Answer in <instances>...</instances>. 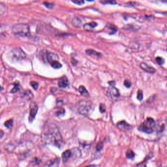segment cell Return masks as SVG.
Wrapping results in <instances>:
<instances>
[{"mask_svg":"<svg viewBox=\"0 0 167 167\" xmlns=\"http://www.w3.org/2000/svg\"><path fill=\"white\" fill-rule=\"evenodd\" d=\"M42 142L46 145H52L61 149L64 145L62 135L58 126L50 123L46 126L42 132Z\"/></svg>","mask_w":167,"mask_h":167,"instance_id":"cell-1","label":"cell"},{"mask_svg":"<svg viewBox=\"0 0 167 167\" xmlns=\"http://www.w3.org/2000/svg\"><path fill=\"white\" fill-rule=\"evenodd\" d=\"M19 90V85L17 84H14V86L13 87V89L11 90V92L12 93H14L18 92Z\"/></svg>","mask_w":167,"mask_h":167,"instance_id":"cell-23","label":"cell"},{"mask_svg":"<svg viewBox=\"0 0 167 167\" xmlns=\"http://www.w3.org/2000/svg\"><path fill=\"white\" fill-rule=\"evenodd\" d=\"M140 67L143 70H144V71H146V72H148V73H153L155 72V71H156L155 69L153 68L148 66L147 63H144V62H142L140 63Z\"/></svg>","mask_w":167,"mask_h":167,"instance_id":"cell-12","label":"cell"},{"mask_svg":"<svg viewBox=\"0 0 167 167\" xmlns=\"http://www.w3.org/2000/svg\"><path fill=\"white\" fill-rule=\"evenodd\" d=\"M44 56L45 59L46 60L47 62L49 63L50 65L53 63L58 61L59 60V57L58 55L53 52H47L45 54Z\"/></svg>","mask_w":167,"mask_h":167,"instance_id":"cell-8","label":"cell"},{"mask_svg":"<svg viewBox=\"0 0 167 167\" xmlns=\"http://www.w3.org/2000/svg\"><path fill=\"white\" fill-rule=\"evenodd\" d=\"M117 126L119 130L123 131H126L130 130L131 127V125L125 121L119 122L117 125Z\"/></svg>","mask_w":167,"mask_h":167,"instance_id":"cell-9","label":"cell"},{"mask_svg":"<svg viewBox=\"0 0 167 167\" xmlns=\"http://www.w3.org/2000/svg\"><path fill=\"white\" fill-rule=\"evenodd\" d=\"M69 83L66 76H63L61 77L58 81V85L61 88H66L68 86Z\"/></svg>","mask_w":167,"mask_h":167,"instance_id":"cell-11","label":"cell"},{"mask_svg":"<svg viewBox=\"0 0 167 167\" xmlns=\"http://www.w3.org/2000/svg\"><path fill=\"white\" fill-rule=\"evenodd\" d=\"M73 3L76 5H81L84 3V0H71Z\"/></svg>","mask_w":167,"mask_h":167,"instance_id":"cell-29","label":"cell"},{"mask_svg":"<svg viewBox=\"0 0 167 167\" xmlns=\"http://www.w3.org/2000/svg\"><path fill=\"white\" fill-rule=\"evenodd\" d=\"M99 109H100V112L102 113H105L106 111V107L105 106L104 104H101L99 107Z\"/></svg>","mask_w":167,"mask_h":167,"instance_id":"cell-30","label":"cell"},{"mask_svg":"<svg viewBox=\"0 0 167 167\" xmlns=\"http://www.w3.org/2000/svg\"><path fill=\"white\" fill-rule=\"evenodd\" d=\"M137 98L138 100L141 101L142 100L143 98V91L141 90H138L137 91Z\"/></svg>","mask_w":167,"mask_h":167,"instance_id":"cell-22","label":"cell"},{"mask_svg":"<svg viewBox=\"0 0 167 167\" xmlns=\"http://www.w3.org/2000/svg\"><path fill=\"white\" fill-rule=\"evenodd\" d=\"M156 61L159 65H163L165 62L164 60L162 57H157L156 58Z\"/></svg>","mask_w":167,"mask_h":167,"instance_id":"cell-24","label":"cell"},{"mask_svg":"<svg viewBox=\"0 0 167 167\" xmlns=\"http://www.w3.org/2000/svg\"><path fill=\"white\" fill-rule=\"evenodd\" d=\"M5 11V7L4 5L0 3V15L3 14Z\"/></svg>","mask_w":167,"mask_h":167,"instance_id":"cell-31","label":"cell"},{"mask_svg":"<svg viewBox=\"0 0 167 167\" xmlns=\"http://www.w3.org/2000/svg\"><path fill=\"white\" fill-rule=\"evenodd\" d=\"M86 53L90 56H94L95 57H102V54L98 52H97L93 50H87L86 51Z\"/></svg>","mask_w":167,"mask_h":167,"instance_id":"cell-15","label":"cell"},{"mask_svg":"<svg viewBox=\"0 0 167 167\" xmlns=\"http://www.w3.org/2000/svg\"><path fill=\"white\" fill-rule=\"evenodd\" d=\"M12 31L14 35L20 37L27 36L30 33L29 26L23 23L14 25L12 27Z\"/></svg>","mask_w":167,"mask_h":167,"instance_id":"cell-3","label":"cell"},{"mask_svg":"<svg viewBox=\"0 0 167 167\" xmlns=\"http://www.w3.org/2000/svg\"><path fill=\"white\" fill-rule=\"evenodd\" d=\"M65 113V109L62 108H60V110H59L56 113V114L57 116H61V115H63Z\"/></svg>","mask_w":167,"mask_h":167,"instance_id":"cell-28","label":"cell"},{"mask_svg":"<svg viewBox=\"0 0 167 167\" xmlns=\"http://www.w3.org/2000/svg\"><path fill=\"white\" fill-rule=\"evenodd\" d=\"M101 3L103 4H111L115 5L116 4V2L115 0H102Z\"/></svg>","mask_w":167,"mask_h":167,"instance_id":"cell-20","label":"cell"},{"mask_svg":"<svg viewBox=\"0 0 167 167\" xmlns=\"http://www.w3.org/2000/svg\"><path fill=\"white\" fill-rule=\"evenodd\" d=\"M155 126V123L154 120L153 118L149 117L140 125L139 130L140 131L149 134L153 131Z\"/></svg>","mask_w":167,"mask_h":167,"instance_id":"cell-4","label":"cell"},{"mask_svg":"<svg viewBox=\"0 0 167 167\" xmlns=\"http://www.w3.org/2000/svg\"><path fill=\"white\" fill-rule=\"evenodd\" d=\"M0 88H1V86H0Z\"/></svg>","mask_w":167,"mask_h":167,"instance_id":"cell-38","label":"cell"},{"mask_svg":"<svg viewBox=\"0 0 167 167\" xmlns=\"http://www.w3.org/2000/svg\"><path fill=\"white\" fill-rule=\"evenodd\" d=\"M30 85L32 86V87L35 90H36L38 89V87L39 86V84L37 82H35V81L31 82Z\"/></svg>","mask_w":167,"mask_h":167,"instance_id":"cell-27","label":"cell"},{"mask_svg":"<svg viewBox=\"0 0 167 167\" xmlns=\"http://www.w3.org/2000/svg\"><path fill=\"white\" fill-rule=\"evenodd\" d=\"M103 147V144L102 142H99L96 145V150L97 151H100Z\"/></svg>","mask_w":167,"mask_h":167,"instance_id":"cell-32","label":"cell"},{"mask_svg":"<svg viewBox=\"0 0 167 167\" xmlns=\"http://www.w3.org/2000/svg\"><path fill=\"white\" fill-rule=\"evenodd\" d=\"M124 85L126 87H130L131 86V82L129 80H126L124 81Z\"/></svg>","mask_w":167,"mask_h":167,"instance_id":"cell-33","label":"cell"},{"mask_svg":"<svg viewBox=\"0 0 167 167\" xmlns=\"http://www.w3.org/2000/svg\"><path fill=\"white\" fill-rule=\"evenodd\" d=\"M10 54L12 58L17 61H21L25 59L27 57V54L20 48H15L11 50Z\"/></svg>","mask_w":167,"mask_h":167,"instance_id":"cell-5","label":"cell"},{"mask_svg":"<svg viewBox=\"0 0 167 167\" xmlns=\"http://www.w3.org/2000/svg\"><path fill=\"white\" fill-rule=\"evenodd\" d=\"M87 1H90V2H91V1H93V0H87Z\"/></svg>","mask_w":167,"mask_h":167,"instance_id":"cell-35","label":"cell"},{"mask_svg":"<svg viewBox=\"0 0 167 167\" xmlns=\"http://www.w3.org/2000/svg\"><path fill=\"white\" fill-rule=\"evenodd\" d=\"M72 25L76 28H80L81 26H82V21L81 20L77 18V17H74L73 18L72 20Z\"/></svg>","mask_w":167,"mask_h":167,"instance_id":"cell-14","label":"cell"},{"mask_svg":"<svg viewBox=\"0 0 167 167\" xmlns=\"http://www.w3.org/2000/svg\"><path fill=\"white\" fill-rule=\"evenodd\" d=\"M126 156L128 158L132 159H133L135 156V153L132 150L129 149L127 150V152L126 153Z\"/></svg>","mask_w":167,"mask_h":167,"instance_id":"cell-18","label":"cell"},{"mask_svg":"<svg viewBox=\"0 0 167 167\" xmlns=\"http://www.w3.org/2000/svg\"><path fill=\"white\" fill-rule=\"evenodd\" d=\"M79 91L82 96H84L85 97H88L89 96L88 91H87V90L85 88V87L83 86H79Z\"/></svg>","mask_w":167,"mask_h":167,"instance_id":"cell-16","label":"cell"},{"mask_svg":"<svg viewBox=\"0 0 167 167\" xmlns=\"http://www.w3.org/2000/svg\"><path fill=\"white\" fill-rule=\"evenodd\" d=\"M33 94L31 92H30V91H27L26 92V93L25 94V96L26 97H27V99L30 100V99H31L33 97Z\"/></svg>","mask_w":167,"mask_h":167,"instance_id":"cell-26","label":"cell"},{"mask_svg":"<svg viewBox=\"0 0 167 167\" xmlns=\"http://www.w3.org/2000/svg\"><path fill=\"white\" fill-rule=\"evenodd\" d=\"M120 93L117 88L114 86H110L107 91V96L111 99H115L118 98Z\"/></svg>","mask_w":167,"mask_h":167,"instance_id":"cell-6","label":"cell"},{"mask_svg":"<svg viewBox=\"0 0 167 167\" xmlns=\"http://www.w3.org/2000/svg\"><path fill=\"white\" fill-rule=\"evenodd\" d=\"M13 123V121L12 119H11L5 123V126L7 128H10L12 126Z\"/></svg>","mask_w":167,"mask_h":167,"instance_id":"cell-21","label":"cell"},{"mask_svg":"<svg viewBox=\"0 0 167 167\" xmlns=\"http://www.w3.org/2000/svg\"><path fill=\"white\" fill-rule=\"evenodd\" d=\"M84 28L85 30H86V31H91L93 29V28L90 24V23H86V24H85L84 26Z\"/></svg>","mask_w":167,"mask_h":167,"instance_id":"cell-25","label":"cell"},{"mask_svg":"<svg viewBox=\"0 0 167 167\" xmlns=\"http://www.w3.org/2000/svg\"><path fill=\"white\" fill-rule=\"evenodd\" d=\"M38 110V107L36 103L32 102L30 105V113L28 117L29 121L32 122L35 118Z\"/></svg>","mask_w":167,"mask_h":167,"instance_id":"cell-7","label":"cell"},{"mask_svg":"<svg viewBox=\"0 0 167 167\" xmlns=\"http://www.w3.org/2000/svg\"><path fill=\"white\" fill-rule=\"evenodd\" d=\"M72 155V152L70 150H67L65 151L62 154V159L63 161L64 162H66L70 158Z\"/></svg>","mask_w":167,"mask_h":167,"instance_id":"cell-13","label":"cell"},{"mask_svg":"<svg viewBox=\"0 0 167 167\" xmlns=\"http://www.w3.org/2000/svg\"><path fill=\"white\" fill-rule=\"evenodd\" d=\"M44 5H45V6L48 8V9H52L54 6V5L52 3H44Z\"/></svg>","mask_w":167,"mask_h":167,"instance_id":"cell-34","label":"cell"},{"mask_svg":"<svg viewBox=\"0 0 167 167\" xmlns=\"http://www.w3.org/2000/svg\"><path fill=\"white\" fill-rule=\"evenodd\" d=\"M166 122L167 123V119H166Z\"/></svg>","mask_w":167,"mask_h":167,"instance_id":"cell-37","label":"cell"},{"mask_svg":"<svg viewBox=\"0 0 167 167\" xmlns=\"http://www.w3.org/2000/svg\"><path fill=\"white\" fill-rule=\"evenodd\" d=\"M107 27L108 28V29L110 31L111 34H113V33H115L117 30L116 26H115L114 25H113V24H110V23L107 25Z\"/></svg>","mask_w":167,"mask_h":167,"instance_id":"cell-17","label":"cell"},{"mask_svg":"<svg viewBox=\"0 0 167 167\" xmlns=\"http://www.w3.org/2000/svg\"><path fill=\"white\" fill-rule=\"evenodd\" d=\"M91 167V166H86V167Z\"/></svg>","mask_w":167,"mask_h":167,"instance_id":"cell-36","label":"cell"},{"mask_svg":"<svg viewBox=\"0 0 167 167\" xmlns=\"http://www.w3.org/2000/svg\"><path fill=\"white\" fill-rule=\"evenodd\" d=\"M50 65L54 68H56V69H59L62 67V64L59 61L55 62L53 63H51Z\"/></svg>","mask_w":167,"mask_h":167,"instance_id":"cell-19","label":"cell"},{"mask_svg":"<svg viewBox=\"0 0 167 167\" xmlns=\"http://www.w3.org/2000/svg\"><path fill=\"white\" fill-rule=\"evenodd\" d=\"M78 113L84 116H89L94 110V105L89 101L82 100L76 105Z\"/></svg>","mask_w":167,"mask_h":167,"instance_id":"cell-2","label":"cell"},{"mask_svg":"<svg viewBox=\"0 0 167 167\" xmlns=\"http://www.w3.org/2000/svg\"><path fill=\"white\" fill-rule=\"evenodd\" d=\"M60 160L59 158H55L47 162L45 167H59Z\"/></svg>","mask_w":167,"mask_h":167,"instance_id":"cell-10","label":"cell"}]
</instances>
